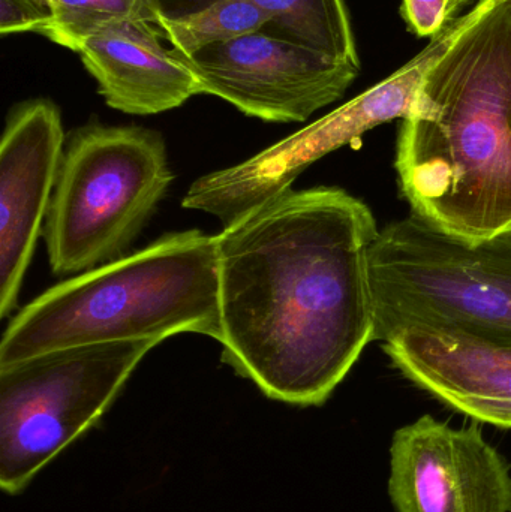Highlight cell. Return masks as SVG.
<instances>
[{
	"instance_id": "6da1fadb",
	"label": "cell",
	"mask_w": 511,
	"mask_h": 512,
	"mask_svg": "<svg viewBox=\"0 0 511 512\" xmlns=\"http://www.w3.org/2000/svg\"><path fill=\"white\" fill-rule=\"evenodd\" d=\"M371 209L345 189L276 197L216 236L222 361L287 405L329 400L375 339Z\"/></svg>"
},
{
	"instance_id": "7a4b0ae2",
	"label": "cell",
	"mask_w": 511,
	"mask_h": 512,
	"mask_svg": "<svg viewBox=\"0 0 511 512\" xmlns=\"http://www.w3.org/2000/svg\"><path fill=\"white\" fill-rule=\"evenodd\" d=\"M414 215L465 242L511 228V0H479L431 66L396 146Z\"/></svg>"
},
{
	"instance_id": "3957f363",
	"label": "cell",
	"mask_w": 511,
	"mask_h": 512,
	"mask_svg": "<svg viewBox=\"0 0 511 512\" xmlns=\"http://www.w3.org/2000/svg\"><path fill=\"white\" fill-rule=\"evenodd\" d=\"M180 333L222 340L218 240L200 230L165 234L42 292L6 327L0 367L59 349L161 343Z\"/></svg>"
},
{
	"instance_id": "277c9868",
	"label": "cell",
	"mask_w": 511,
	"mask_h": 512,
	"mask_svg": "<svg viewBox=\"0 0 511 512\" xmlns=\"http://www.w3.org/2000/svg\"><path fill=\"white\" fill-rule=\"evenodd\" d=\"M369 274L381 342L429 328L511 343V228L471 243L413 213L380 231Z\"/></svg>"
},
{
	"instance_id": "5b68a950",
	"label": "cell",
	"mask_w": 511,
	"mask_h": 512,
	"mask_svg": "<svg viewBox=\"0 0 511 512\" xmlns=\"http://www.w3.org/2000/svg\"><path fill=\"white\" fill-rule=\"evenodd\" d=\"M173 180L159 132L99 123L75 129L42 231L51 271L77 276L126 256Z\"/></svg>"
},
{
	"instance_id": "8992f818",
	"label": "cell",
	"mask_w": 511,
	"mask_h": 512,
	"mask_svg": "<svg viewBox=\"0 0 511 512\" xmlns=\"http://www.w3.org/2000/svg\"><path fill=\"white\" fill-rule=\"evenodd\" d=\"M155 340L95 343L0 367V489L23 492L86 435L122 393Z\"/></svg>"
},
{
	"instance_id": "52a82bcc",
	"label": "cell",
	"mask_w": 511,
	"mask_h": 512,
	"mask_svg": "<svg viewBox=\"0 0 511 512\" xmlns=\"http://www.w3.org/2000/svg\"><path fill=\"white\" fill-rule=\"evenodd\" d=\"M464 21L465 15L456 18L407 65L323 119L242 164L195 180L183 197L182 206L209 213L221 221L222 228L230 227L246 213L290 189L314 162L383 123L407 119L426 74L452 44Z\"/></svg>"
},
{
	"instance_id": "ba28073f",
	"label": "cell",
	"mask_w": 511,
	"mask_h": 512,
	"mask_svg": "<svg viewBox=\"0 0 511 512\" xmlns=\"http://www.w3.org/2000/svg\"><path fill=\"white\" fill-rule=\"evenodd\" d=\"M173 53L194 72L201 93L273 123L305 122L342 98L360 72L357 63L263 30L197 53Z\"/></svg>"
},
{
	"instance_id": "9c48e42d",
	"label": "cell",
	"mask_w": 511,
	"mask_h": 512,
	"mask_svg": "<svg viewBox=\"0 0 511 512\" xmlns=\"http://www.w3.org/2000/svg\"><path fill=\"white\" fill-rule=\"evenodd\" d=\"M387 492L396 512H511V466L477 424L422 415L393 435Z\"/></svg>"
},
{
	"instance_id": "30bf717a",
	"label": "cell",
	"mask_w": 511,
	"mask_h": 512,
	"mask_svg": "<svg viewBox=\"0 0 511 512\" xmlns=\"http://www.w3.org/2000/svg\"><path fill=\"white\" fill-rule=\"evenodd\" d=\"M65 149L62 116L48 99L17 105L0 143V316L8 318L47 218Z\"/></svg>"
},
{
	"instance_id": "8fae6325",
	"label": "cell",
	"mask_w": 511,
	"mask_h": 512,
	"mask_svg": "<svg viewBox=\"0 0 511 512\" xmlns=\"http://www.w3.org/2000/svg\"><path fill=\"white\" fill-rule=\"evenodd\" d=\"M383 349L405 378L444 405L511 429V343L410 328L387 337Z\"/></svg>"
},
{
	"instance_id": "7c38bea8",
	"label": "cell",
	"mask_w": 511,
	"mask_h": 512,
	"mask_svg": "<svg viewBox=\"0 0 511 512\" xmlns=\"http://www.w3.org/2000/svg\"><path fill=\"white\" fill-rule=\"evenodd\" d=\"M156 24L123 20L87 36L77 53L108 107L137 116L164 113L200 95L194 72L161 44Z\"/></svg>"
},
{
	"instance_id": "4fadbf2b",
	"label": "cell",
	"mask_w": 511,
	"mask_h": 512,
	"mask_svg": "<svg viewBox=\"0 0 511 512\" xmlns=\"http://www.w3.org/2000/svg\"><path fill=\"white\" fill-rule=\"evenodd\" d=\"M213 0H183L167 15L194 11ZM269 17L263 32L360 65L345 0H251Z\"/></svg>"
},
{
	"instance_id": "5bb4252c",
	"label": "cell",
	"mask_w": 511,
	"mask_h": 512,
	"mask_svg": "<svg viewBox=\"0 0 511 512\" xmlns=\"http://www.w3.org/2000/svg\"><path fill=\"white\" fill-rule=\"evenodd\" d=\"M269 17L251 0H213L194 11L167 15L156 26L180 54H192L210 45L261 32Z\"/></svg>"
},
{
	"instance_id": "9a60e30c",
	"label": "cell",
	"mask_w": 511,
	"mask_h": 512,
	"mask_svg": "<svg viewBox=\"0 0 511 512\" xmlns=\"http://www.w3.org/2000/svg\"><path fill=\"white\" fill-rule=\"evenodd\" d=\"M54 23L44 36L69 50L101 27L123 20L158 23L162 9L158 0H50Z\"/></svg>"
},
{
	"instance_id": "2e32d148",
	"label": "cell",
	"mask_w": 511,
	"mask_h": 512,
	"mask_svg": "<svg viewBox=\"0 0 511 512\" xmlns=\"http://www.w3.org/2000/svg\"><path fill=\"white\" fill-rule=\"evenodd\" d=\"M471 0H402L401 14L419 38H437Z\"/></svg>"
},
{
	"instance_id": "e0dca14e",
	"label": "cell",
	"mask_w": 511,
	"mask_h": 512,
	"mask_svg": "<svg viewBox=\"0 0 511 512\" xmlns=\"http://www.w3.org/2000/svg\"><path fill=\"white\" fill-rule=\"evenodd\" d=\"M54 23L50 0H0V33L38 32L44 35Z\"/></svg>"
}]
</instances>
